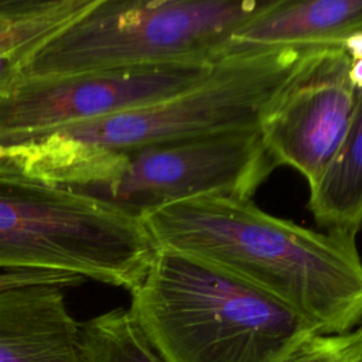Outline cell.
<instances>
[{
  "label": "cell",
  "instance_id": "obj_1",
  "mask_svg": "<svg viewBox=\"0 0 362 362\" xmlns=\"http://www.w3.org/2000/svg\"><path fill=\"white\" fill-rule=\"evenodd\" d=\"M158 247L209 262L267 293L318 334L362 322L356 238L321 232L262 211L252 199L204 197L143 218Z\"/></svg>",
  "mask_w": 362,
  "mask_h": 362
},
{
  "label": "cell",
  "instance_id": "obj_2",
  "mask_svg": "<svg viewBox=\"0 0 362 362\" xmlns=\"http://www.w3.org/2000/svg\"><path fill=\"white\" fill-rule=\"evenodd\" d=\"M129 311L164 362H281L318 334L247 281L165 247L130 291Z\"/></svg>",
  "mask_w": 362,
  "mask_h": 362
},
{
  "label": "cell",
  "instance_id": "obj_3",
  "mask_svg": "<svg viewBox=\"0 0 362 362\" xmlns=\"http://www.w3.org/2000/svg\"><path fill=\"white\" fill-rule=\"evenodd\" d=\"M305 49H270L221 58L199 83L171 98L47 130L24 133L28 156L59 165L219 133L257 129L262 113Z\"/></svg>",
  "mask_w": 362,
  "mask_h": 362
},
{
  "label": "cell",
  "instance_id": "obj_4",
  "mask_svg": "<svg viewBox=\"0 0 362 362\" xmlns=\"http://www.w3.org/2000/svg\"><path fill=\"white\" fill-rule=\"evenodd\" d=\"M269 0H96L33 54L21 76L219 61Z\"/></svg>",
  "mask_w": 362,
  "mask_h": 362
},
{
  "label": "cell",
  "instance_id": "obj_5",
  "mask_svg": "<svg viewBox=\"0 0 362 362\" xmlns=\"http://www.w3.org/2000/svg\"><path fill=\"white\" fill-rule=\"evenodd\" d=\"M157 249L139 218L68 189L0 177V269L71 273L132 291Z\"/></svg>",
  "mask_w": 362,
  "mask_h": 362
},
{
  "label": "cell",
  "instance_id": "obj_6",
  "mask_svg": "<svg viewBox=\"0 0 362 362\" xmlns=\"http://www.w3.org/2000/svg\"><path fill=\"white\" fill-rule=\"evenodd\" d=\"M277 165L259 129L82 157L38 184L105 202L143 221L163 206L204 197L252 199Z\"/></svg>",
  "mask_w": 362,
  "mask_h": 362
},
{
  "label": "cell",
  "instance_id": "obj_7",
  "mask_svg": "<svg viewBox=\"0 0 362 362\" xmlns=\"http://www.w3.org/2000/svg\"><path fill=\"white\" fill-rule=\"evenodd\" d=\"M356 100L345 48L305 49L259 122V134L274 164L294 168L313 187L338 150Z\"/></svg>",
  "mask_w": 362,
  "mask_h": 362
},
{
  "label": "cell",
  "instance_id": "obj_8",
  "mask_svg": "<svg viewBox=\"0 0 362 362\" xmlns=\"http://www.w3.org/2000/svg\"><path fill=\"white\" fill-rule=\"evenodd\" d=\"M216 62L20 76L0 98V134L47 130L158 102L202 82Z\"/></svg>",
  "mask_w": 362,
  "mask_h": 362
},
{
  "label": "cell",
  "instance_id": "obj_9",
  "mask_svg": "<svg viewBox=\"0 0 362 362\" xmlns=\"http://www.w3.org/2000/svg\"><path fill=\"white\" fill-rule=\"evenodd\" d=\"M361 34L362 0H269L230 34L221 58L284 48L342 47Z\"/></svg>",
  "mask_w": 362,
  "mask_h": 362
},
{
  "label": "cell",
  "instance_id": "obj_10",
  "mask_svg": "<svg viewBox=\"0 0 362 362\" xmlns=\"http://www.w3.org/2000/svg\"><path fill=\"white\" fill-rule=\"evenodd\" d=\"M65 290L31 284L0 291V362H85Z\"/></svg>",
  "mask_w": 362,
  "mask_h": 362
},
{
  "label": "cell",
  "instance_id": "obj_11",
  "mask_svg": "<svg viewBox=\"0 0 362 362\" xmlns=\"http://www.w3.org/2000/svg\"><path fill=\"white\" fill-rule=\"evenodd\" d=\"M308 189L315 221L328 232L356 238L362 228V90L338 150Z\"/></svg>",
  "mask_w": 362,
  "mask_h": 362
},
{
  "label": "cell",
  "instance_id": "obj_12",
  "mask_svg": "<svg viewBox=\"0 0 362 362\" xmlns=\"http://www.w3.org/2000/svg\"><path fill=\"white\" fill-rule=\"evenodd\" d=\"M96 0H0V55L42 47Z\"/></svg>",
  "mask_w": 362,
  "mask_h": 362
},
{
  "label": "cell",
  "instance_id": "obj_13",
  "mask_svg": "<svg viewBox=\"0 0 362 362\" xmlns=\"http://www.w3.org/2000/svg\"><path fill=\"white\" fill-rule=\"evenodd\" d=\"M85 362H164L144 338L129 308L79 322Z\"/></svg>",
  "mask_w": 362,
  "mask_h": 362
},
{
  "label": "cell",
  "instance_id": "obj_14",
  "mask_svg": "<svg viewBox=\"0 0 362 362\" xmlns=\"http://www.w3.org/2000/svg\"><path fill=\"white\" fill-rule=\"evenodd\" d=\"M281 362H362V322L342 334H314Z\"/></svg>",
  "mask_w": 362,
  "mask_h": 362
},
{
  "label": "cell",
  "instance_id": "obj_15",
  "mask_svg": "<svg viewBox=\"0 0 362 362\" xmlns=\"http://www.w3.org/2000/svg\"><path fill=\"white\" fill-rule=\"evenodd\" d=\"M83 280V277L71 273L0 269V291L31 284H58L65 288H71L79 286Z\"/></svg>",
  "mask_w": 362,
  "mask_h": 362
},
{
  "label": "cell",
  "instance_id": "obj_16",
  "mask_svg": "<svg viewBox=\"0 0 362 362\" xmlns=\"http://www.w3.org/2000/svg\"><path fill=\"white\" fill-rule=\"evenodd\" d=\"M40 48L23 47L8 54L0 55V98H3L11 89V86L21 76L25 64Z\"/></svg>",
  "mask_w": 362,
  "mask_h": 362
},
{
  "label": "cell",
  "instance_id": "obj_17",
  "mask_svg": "<svg viewBox=\"0 0 362 362\" xmlns=\"http://www.w3.org/2000/svg\"><path fill=\"white\" fill-rule=\"evenodd\" d=\"M351 79L356 90H362V55L351 58Z\"/></svg>",
  "mask_w": 362,
  "mask_h": 362
}]
</instances>
